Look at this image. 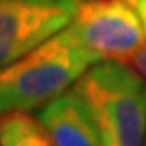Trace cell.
<instances>
[{
	"mask_svg": "<svg viewBox=\"0 0 146 146\" xmlns=\"http://www.w3.org/2000/svg\"><path fill=\"white\" fill-rule=\"evenodd\" d=\"M0 146H53V141L39 118L11 111L0 118Z\"/></svg>",
	"mask_w": 146,
	"mask_h": 146,
	"instance_id": "6",
	"label": "cell"
},
{
	"mask_svg": "<svg viewBox=\"0 0 146 146\" xmlns=\"http://www.w3.org/2000/svg\"><path fill=\"white\" fill-rule=\"evenodd\" d=\"M65 30L100 62L116 60L127 64L146 40L141 19L127 0L83 2Z\"/></svg>",
	"mask_w": 146,
	"mask_h": 146,
	"instance_id": "3",
	"label": "cell"
},
{
	"mask_svg": "<svg viewBox=\"0 0 146 146\" xmlns=\"http://www.w3.org/2000/svg\"><path fill=\"white\" fill-rule=\"evenodd\" d=\"M127 64H130L135 70H137V74H141L146 81V46H143L137 53H134Z\"/></svg>",
	"mask_w": 146,
	"mask_h": 146,
	"instance_id": "7",
	"label": "cell"
},
{
	"mask_svg": "<svg viewBox=\"0 0 146 146\" xmlns=\"http://www.w3.org/2000/svg\"><path fill=\"white\" fill-rule=\"evenodd\" d=\"M78 7V0H0V67L62 32Z\"/></svg>",
	"mask_w": 146,
	"mask_h": 146,
	"instance_id": "4",
	"label": "cell"
},
{
	"mask_svg": "<svg viewBox=\"0 0 146 146\" xmlns=\"http://www.w3.org/2000/svg\"><path fill=\"white\" fill-rule=\"evenodd\" d=\"M99 62L64 28L25 56L0 67V113L46 106Z\"/></svg>",
	"mask_w": 146,
	"mask_h": 146,
	"instance_id": "1",
	"label": "cell"
},
{
	"mask_svg": "<svg viewBox=\"0 0 146 146\" xmlns=\"http://www.w3.org/2000/svg\"><path fill=\"white\" fill-rule=\"evenodd\" d=\"M104 146H143L146 137V81L125 62L102 60L76 83Z\"/></svg>",
	"mask_w": 146,
	"mask_h": 146,
	"instance_id": "2",
	"label": "cell"
},
{
	"mask_svg": "<svg viewBox=\"0 0 146 146\" xmlns=\"http://www.w3.org/2000/svg\"><path fill=\"white\" fill-rule=\"evenodd\" d=\"M127 2L134 7V11L137 13L141 25L144 28V35H146V0H127Z\"/></svg>",
	"mask_w": 146,
	"mask_h": 146,
	"instance_id": "8",
	"label": "cell"
},
{
	"mask_svg": "<svg viewBox=\"0 0 146 146\" xmlns=\"http://www.w3.org/2000/svg\"><path fill=\"white\" fill-rule=\"evenodd\" d=\"M39 120L48 129L53 146H104L86 106L74 90L48 102Z\"/></svg>",
	"mask_w": 146,
	"mask_h": 146,
	"instance_id": "5",
	"label": "cell"
},
{
	"mask_svg": "<svg viewBox=\"0 0 146 146\" xmlns=\"http://www.w3.org/2000/svg\"><path fill=\"white\" fill-rule=\"evenodd\" d=\"M143 146H146V137H144V143H143Z\"/></svg>",
	"mask_w": 146,
	"mask_h": 146,
	"instance_id": "9",
	"label": "cell"
}]
</instances>
